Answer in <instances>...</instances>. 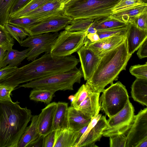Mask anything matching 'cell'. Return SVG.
<instances>
[{
	"instance_id": "cell-44",
	"label": "cell",
	"mask_w": 147,
	"mask_h": 147,
	"mask_svg": "<svg viewBox=\"0 0 147 147\" xmlns=\"http://www.w3.org/2000/svg\"><path fill=\"white\" fill-rule=\"evenodd\" d=\"M137 53L138 57L140 59L147 57V38L144 41L138 49Z\"/></svg>"
},
{
	"instance_id": "cell-4",
	"label": "cell",
	"mask_w": 147,
	"mask_h": 147,
	"mask_svg": "<svg viewBox=\"0 0 147 147\" xmlns=\"http://www.w3.org/2000/svg\"><path fill=\"white\" fill-rule=\"evenodd\" d=\"M120 0H71L64 3V14L73 19H95L110 16Z\"/></svg>"
},
{
	"instance_id": "cell-5",
	"label": "cell",
	"mask_w": 147,
	"mask_h": 147,
	"mask_svg": "<svg viewBox=\"0 0 147 147\" xmlns=\"http://www.w3.org/2000/svg\"><path fill=\"white\" fill-rule=\"evenodd\" d=\"M83 75L77 68L69 71L53 74L19 86L24 88L58 90H73L75 83H80Z\"/></svg>"
},
{
	"instance_id": "cell-51",
	"label": "cell",
	"mask_w": 147,
	"mask_h": 147,
	"mask_svg": "<svg viewBox=\"0 0 147 147\" xmlns=\"http://www.w3.org/2000/svg\"><path fill=\"white\" fill-rule=\"evenodd\" d=\"M143 2H144L145 3H147V0H142Z\"/></svg>"
},
{
	"instance_id": "cell-46",
	"label": "cell",
	"mask_w": 147,
	"mask_h": 147,
	"mask_svg": "<svg viewBox=\"0 0 147 147\" xmlns=\"http://www.w3.org/2000/svg\"><path fill=\"white\" fill-rule=\"evenodd\" d=\"M45 136L40 135L34 141L30 144L27 147H43Z\"/></svg>"
},
{
	"instance_id": "cell-11",
	"label": "cell",
	"mask_w": 147,
	"mask_h": 147,
	"mask_svg": "<svg viewBox=\"0 0 147 147\" xmlns=\"http://www.w3.org/2000/svg\"><path fill=\"white\" fill-rule=\"evenodd\" d=\"M107 125L106 116L98 114L92 119L76 147L97 146L95 143L100 140Z\"/></svg>"
},
{
	"instance_id": "cell-31",
	"label": "cell",
	"mask_w": 147,
	"mask_h": 147,
	"mask_svg": "<svg viewBox=\"0 0 147 147\" xmlns=\"http://www.w3.org/2000/svg\"><path fill=\"white\" fill-rule=\"evenodd\" d=\"M15 0H0V24L4 26L10 18V12Z\"/></svg>"
},
{
	"instance_id": "cell-21",
	"label": "cell",
	"mask_w": 147,
	"mask_h": 147,
	"mask_svg": "<svg viewBox=\"0 0 147 147\" xmlns=\"http://www.w3.org/2000/svg\"><path fill=\"white\" fill-rule=\"evenodd\" d=\"M92 119L84 115L72 106L68 108V121L69 129L77 131L88 125Z\"/></svg>"
},
{
	"instance_id": "cell-47",
	"label": "cell",
	"mask_w": 147,
	"mask_h": 147,
	"mask_svg": "<svg viewBox=\"0 0 147 147\" xmlns=\"http://www.w3.org/2000/svg\"><path fill=\"white\" fill-rule=\"evenodd\" d=\"M7 51L0 46V65Z\"/></svg>"
},
{
	"instance_id": "cell-10",
	"label": "cell",
	"mask_w": 147,
	"mask_h": 147,
	"mask_svg": "<svg viewBox=\"0 0 147 147\" xmlns=\"http://www.w3.org/2000/svg\"><path fill=\"white\" fill-rule=\"evenodd\" d=\"M73 20L71 17L63 13L56 14L45 18L25 30L31 35L57 32L65 29Z\"/></svg>"
},
{
	"instance_id": "cell-23",
	"label": "cell",
	"mask_w": 147,
	"mask_h": 147,
	"mask_svg": "<svg viewBox=\"0 0 147 147\" xmlns=\"http://www.w3.org/2000/svg\"><path fill=\"white\" fill-rule=\"evenodd\" d=\"M131 94L135 101L147 106V79L136 78L132 84Z\"/></svg>"
},
{
	"instance_id": "cell-48",
	"label": "cell",
	"mask_w": 147,
	"mask_h": 147,
	"mask_svg": "<svg viewBox=\"0 0 147 147\" xmlns=\"http://www.w3.org/2000/svg\"><path fill=\"white\" fill-rule=\"evenodd\" d=\"M136 147H147V138L141 141Z\"/></svg>"
},
{
	"instance_id": "cell-3",
	"label": "cell",
	"mask_w": 147,
	"mask_h": 147,
	"mask_svg": "<svg viewBox=\"0 0 147 147\" xmlns=\"http://www.w3.org/2000/svg\"><path fill=\"white\" fill-rule=\"evenodd\" d=\"M18 101L0 102V147H17L33 115Z\"/></svg>"
},
{
	"instance_id": "cell-43",
	"label": "cell",
	"mask_w": 147,
	"mask_h": 147,
	"mask_svg": "<svg viewBox=\"0 0 147 147\" xmlns=\"http://www.w3.org/2000/svg\"><path fill=\"white\" fill-rule=\"evenodd\" d=\"M32 0H15L12 7L10 12V16L24 6Z\"/></svg>"
},
{
	"instance_id": "cell-18",
	"label": "cell",
	"mask_w": 147,
	"mask_h": 147,
	"mask_svg": "<svg viewBox=\"0 0 147 147\" xmlns=\"http://www.w3.org/2000/svg\"><path fill=\"white\" fill-rule=\"evenodd\" d=\"M100 94L89 92L88 96L80 105L78 110L90 119L95 117L101 109L99 102Z\"/></svg>"
},
{
	"instance_id": "cell-9",
	"label": "cell",
	"mask_w": 147,
	"mask_h": 147,
	"mask_svg": "<svg viewBox=\"0 0 147 147\" xmlns=\"http://www.w3.org/2000/svg\"><path fill=\"white\" fill-rule=\"evenodd\" d=\"M59 34L57 32L29 35L20 44L21 46L28 48L29 51L27 55V60L32 61L41 53H50Z\"/></svg>"
},
{
	"instance_id": "cell-35",
	"label": "cell",
	"mask_w": 147,
	"mask_h": 147,
	"mask_svg": "<svg viewBox=\"0 0 147 147\" xmlns=\"http://www.w3.org/2000/svg\"><path fill=\"white\" fill-rule=\"evenodd\" d=\"M89 92L86 89L85 85L83 84L73 96L71 106L78 110L80 105L88 96Z\"/></svg>"
},
{
	"instance_id": "cell-8",
	"label": "cell",
	"mask_w": 147,
	"mask_h": 147,
	"mask_svg": "<svg viewBox=\"0 0 147 147\" xmlns=\"http://www.w3.org/2000/svg\"><path fill=\"white\" fill-rule=\"evenodd\" d=\"M134 111V107L129 100L121 110L107 120L102 136L109 137L119 134L126 135L132 124Z\"/></svg>"
},
{
	"instance_id": "cell-30",
	"label": "cell",
	"mask_w": 147,
	"mask_h": 147,
	"mask_svg": "<svg viewBox=\"0 0 147 147\" xmlns=\"http://www.w3.org/2000/svg\"><path fill=\"white\" fill-rule=\"evenodd\" d=\"M94 20L88 18L73 19L71 24L65 29L69 31H86Z\"/></svg>"
},
{
	"instance_id": "cell-27",
	"label": "cell",
	"mask_w": 147,
	"mask_h": 147,
	"mask_svg": "<svg viewBox=\"0 0 147 147\" xmlns=\"http://www.w3.org/2000/svg\"><path fill=\"white\" fill-rule=\"evenodd\" d=\"M56 92L53 90L33 88L30 93V100L49 104L51 102Z\"/></svg>"
},
{
	"instance_id": "cell-28",
	"label": "cell",
	"mask_w": 147,
	"mask_h": 147,
	"mask_svg": "<svg viewBox=\"0 0 147 147\" xmlns=\"http://www.w3.org/2000/svg\"><path fill=\"white\" fill-rule=\"evenodd\" d=\"M52 0H32L26 5L10 15V18L23 16Z\"/></svg>"
},
{
	"instance_id": "cell-33",
	"label": "cell",
	"mask_w": 147,
	"mask_h": 147,
	"mask_svg": "<svg viewBox=\"0 0 147 147\" xmlns=\"http://www.w3.org/2000/svg\"><path fill=\"white\" fill-rule=\"evenodd\" d=\"M14 43V39L4 26L0 24V46L8 51L12 49Z\"/></svg>"
},
{
	"instance_id": "cell-52",
	"label": "cell",
	"mask_w": 147,
	"mask_h": 147,
	"mask_svg": "<svg viewBox=\"0 0 147 147\" xmlns=\"http://www.w3.org/2000/svg\"><path fill=\"white\" fill-rule=\"evenodd\" d=\"M59 1H60L63 3V2L65 0H58Z\"/></svg>"
},
{
	"instance_id": "cell-49",
	"label": "cell",
	"mask_w": 147,
	"mask_h": 147,
	"mask_svg": "<svg viewBox=\"0 0 147 147\" xmlns=\"http://www.w3.org/2000/svg\"><path fill=\"white\" fill-rule=\"evenodd\" d=\"M97 31L93 26L92 24L88 28L87 30V33H96Z\"/></svg>"
},
{
	"instance_id": "cell-42",
	"label": "cell",
	"mask_w": 147,
	"mask_h": 147,
	"mask_svg": "<svg viewBox=\"0 0 147 147\" xmlns=\"http://www.w3.org/2000/svg\"><path fill=\"white\" fill-rule=\"evenodd\" d=\"M55 131L53 130L45 136L43 147H53L55 136Z\"/></svg>"
},
{
	"instance_id": "cell-25",
	"label": "cell",
	"mask_w": 147,
	"mask_h": 147,
	"mask_svg": "<svg viewBox=\"0 0 147 147\" xmlns=\"http://www.w3.org/2000/svg\"><path fill=\"white\" fill-rule=\"evenodd\" d=\"M29 51L28 49L19 51L12 49L7 51L6 55L0 65V69L7 65L11 66H16L27 57Z\"/></svg>"
},
{
	"instance_id": "cell-29",
	"label": "cell",
	"mask_w": 147,
	"mask_h": 147,
	"mask_svg": "<svg viewBox=\"0 0 147 147\" xmlns=\"http://www.w3.org/2000/svg\"><path fill=\"white\" fill-rule=\"evenodd\" d=\"M48 18H32L23 17L14 18H10L7 23L25 30Z\"/></svg>"
},
{
	"instance_id": "cell-19",
	"label": "cell",
	"mask_w": 147,
	"mask_h": 147,
	"mask_svg": "<svg viewBox=\"0 0 147 147\" xmlns=\"http://www.w3.org/2000/svg\"><path fill=\"white\" fill-rule=\"evenodd\" d=\"M68 104L64 102H57L53 124V130L68 129Z\"/></svg>"
},
{
	"instance_id": "cell-6",
	"label": "cell",
	"mask_w": 147,
	"mask_h": 147,
	"mask_svg": "<svg viewBox=\"0 0 147 147\" xmlns=\"http://www.w3.org/2000/svg\"><path fill=\"white\" fill-rule=\"evenodd\" d=\"M99 98L101 109L109 118L121 110L129 100L125 86L120 81L105 89Z\"/></svg>"
},
{
	"instance_id": "cell-39",
	"label": "cell",
	"mask_w": 147,
	"mask_h": 147,
	"mask_svg": "<svg viewBox=\"0 0 147 147\" xmlns=\"http://www.w3.org/2000/svg\"><path fill=\"white\" fill-rule=\"evenodd\" d=\"M15 88L13 86L0 84V102L12 101L10 95Z\"/></svg>"
},
{
	"instance_id": "cell-38",
	"label": "cell",
	"mask_w": 147,
	"mask_h": 147,
	"mask_svg": "<svg viewBox=\"0 0 147 147\" xmlns=\"http://www.w3.org/2000/svg\"><path fill=\"white\" fill-rule=\"evenodd\" d=\"M110 147H126L127 137L126 135L119 134L109 137Z\"/></svg>"
},
{
	"instance_id": "cell-26",
	"label": "cell",
	"mask_w": 147,
	"mask_h": 147,
	"mask_svg": "<svg viewBox=\"0 0 147 147\" xmlns=\"http://www.w3.org/2000/svg\"><path fill=\"white\" fill-rule=\"evenodd\" d=\"M129 24L120 22L109 16L95 19L92 25L97 31H99L127 27Z\"/></svg>"
},
{
	"instance_id": "cell-36",
	"label": "cell",
	"mask_w": 147,
	"mask_h": 147,
	"mask_svg": "<svg viewBox=\"0 0 147 147\" xmlns=\"http://www.w3.org/2000/svg\"><path fill=\"white\" fill-rule=\"evenodd\" d=\"M128 26L109 30L97 31L96 33L100 39L114 36H125L127 34Z\"/></svg>"
},
{
	"instance_id": "cell-17",
	"label": "cell",
	"mask_w": 147,
	"mask_h": 147,
	"mask_svg": "<svg viewBox=\"0 0 147 147\" xmlns=\"http://www.w3.org/2000/svg\"><path fill=\"white\" fill-rule=\"evenodd\" d=\"M125 39L126 36H114L101 39L86 45L96 55L100 56L117 47Z\"/></svg>"
},
{
	"instance_id": "cell-20",
	"label": "cell",
	"mask_w": 147,
	"mask_h": 147,
	"mask_svg": "<svg viewBox=\"0 0 147 147\" xmlns=\"http://www.w3.org/2000/svg\"><path fill=\"white\" fill-rule=\"evenodd\" d=\"M147 12V3L140 5L116 13L109 17L126 24L131 23L133 20L140 15Z\"/></svg>"
},
{
	"instance_id": "cell-24",
	"label": "cell",
	"mask_w": 147,
	"mask_h": 147,
	"mask_svg": "<svg viewBox=\"0 0 147 147\" xmlns=\"http://www.w3.org/2000/svg\"><path fill=\"white\" fill-rule=\"evenodd\" d=\"M53 147H75V134L70 129L56 130Z\"/></svg>"
},
{
	"instance_id": "cell-41",
	"label": "cell",
	"mask_w": 147,
	"mask_h": 147,
	"mask_svg": "<svg viewBox=\"0 0 147 147\" xmlns=\"http://www.w3.org/2000/svg\"><path fill=\"white\" fill-rule=\"evenodd\" d=\"M18 68L16 66H11L8 65L0 69V81L9 76Z\"/></svg>"
},
{
	"instance_id": "cell-13",
	"label": "cell",
	"mask_w": 147,
	"mask_h": 147,
	"mask_svg": "<svg viewBox=\"0 0 147 147\" xmlns=\"http://www.w3.org/2000/svg\"><path fill=\"white\" fill-rule=\"evenodd\" d=\"M81 63V68L85 80L91 78L96 68L100 59L86 45L77 52Z\"/></svg>"
},
{
	"instance_id": "cell-12",
	"label": "cell",
	"mask_w": 147,
	"mask_h": 147,
	"mask_svg": "<svg viewBox=\"0 0 147 147\" xmlns=\"http://www.w3.org/2000/svg\"><path fill=\"white\" fill-rule=\"evenodd\" d=\"M126 147H136L147 138V108L141 110L134 115L132 124L126 134Z\"/></svg>"
},
{
	"instance_id": "cell-22",
	"label": "cell",
	"mask_w": 147,
	"mask_h": 147,
	"mask_svg": "<svg viewBox=\"0 0 147 147\" xmlns=\"http://www.w3.org/2000/svg\"><path fill=\"white\" fill-rule=\"evenodd\" d=\"M38 115L32 116L31 123L21 137L17 147H27L40 135L38 130Z\"/></svg>"
},
{
	"instance_id": "cell-37",
	"label": "cell",
	"mask_w": 147,
	"mask_h": 147,
	"mask_svg": "<svg viewBox=\"0 0 147 147\" xmlns=\"http://www.w3.org/2000/svg\"><path fill=\"white\" fill-rule=\"evenodd\" d=\"M130 73L136 78L147 79V62L143 65L131 66L129 69Z\"/></svg>"
},
{
	"instance_id": "cell-15",
	"label": "cell",
	"mask_w": 147,
	"mask_h": 147,
	"mask_svg": "<svg viewBox=\"0 0 147 147\" xmlns=\"http://www.w3.org/2000/svg\"><path fill=\"white\" fill-rule=\"evenodd\" d=\"M57 102L50 103L42 109L38 115V130L40 135L45 136L53 131L54 114Z\"/></svg>"
},
{
	"instance_id": "cell-7",
	"label": "cell",
	"mask_w": 147,
	"mask_h": 147,
	"mask_svg": "<svg viewBox=\"0 0 147 147\" xmlns=\"http://www.w3.org/2000/svg\"><path fill=\"white\" fill-rule=\"evenodd\" d=\"M86 31L61 32L52 46L50 53L58 57H65L77 52L84 45Z\"/></svg>"
},
{
	"instance_id": "cell-34",
	"label": "cell",
	"mask_w": 147,
	"mask_h": 147,
	"mask_svg": "<svg viewBox=\"0 0 147 147\" xmlns=\"http://www.w3.org/2000/svg\"><path fill=\"white\" fill-rule=\"evenodd\" d=\"M145 3H147L142 0H120L112 9L111 11L113 13H116Z\"/></svg>"
},
{
	"instance_id": "cell-2",
	"label": "cell",
	"mask_w": 147,
	"mask_h": 147,
	"mask_svg": "<svg viewBox=\"0 0 147 147\" xmlns=\"http://www.w3.org/2000/svg\"><path fill=\"white\" fill-rule=\"evenodd\" d=\"M128 52L125 40L120 45L100 55V59L92 76L85 84L89 92L100 93L105 87L117 80L121 72L126 69L131 56Z\"/></svg>"
},
{
	"instance_id": "cell-45",
	"label": "cell",
	"mask_w": 147,
	"mask_h": 147,
	"mask_svg": "<svg viewBox=\"0 0 147 147\" xmlns=\"http://www.w3.org/2000/svg\"><path fill=\"white\" fill-rule=\"evenodd\" d=\"M100 39L97 33H88L86 34L84 41V45H87L90 43L97 41Z\"/></svg>"
},
{
	"instance_id": "cell-40",
	"label": "cell",
	"mask_w": 147,
	"mask_h": 147,
	"mask_svg": "<svg viewBox=\"0 0 147 147\" xmlns=\"http://www.w3.org/2000/svg\"><path fill=\"white\" fill-rule=\"evenodd\" d=\"M131 23L139 28L147 30V12L136 17Z\"/></svg>"
},
{
	"instance_id": "cell-16",
	"label": "cell",
	"mask_w": 147,
	"mask_h": 147,
	"mask_svg": "<svg viewBox=\"0 0 147 147\" xmlns=\"http://www.w3.org/2000/svg\"><path fill=\"white\" fill-rule=\"evenodd\" d=\"M63 3L58 0H52L22 17L42 18L64 14L63 11Z\"/></svg>"
},
{
	"instance_id": "cell-1",
	"label": "cell",
	"mask_w": 147,
	"mask_h": 147,
	"mask_svg": "<svg viewBox=\"0 0 147 147\" xmlns=\"http://www.w3.org/2000/svg\"><path fill=\"white\" fill-rule=\"evenodd\" d=\"M79 59L72 55L58 57L45 53L40 58L18 68L0 84L16 87L22 83L77 68Z\"/></svg>"
},
{
	"instance_id": "cell-32",
	"label": "cell",
	"mask_w": 147,
	"mask_h": 147,
	"mask_svg": "<svg viewBox=\"0 0 147 147\" xmlns=\"http://www.w3.org/2000/svg\"><path fill=\"white\" fill-rule=\"evenodd\" d=\"M4 26L11 36L16 40L20 45L29 34L25 29L8 23L5 24Z\"/></svg>"
},
{
	"instance_id": "cell-50",
	"label": "cell",
	"mask_w": 147,
	"mask_h": 147,
	"mask_svg": "<svg viewBox=\"0 0 147 147\" xmlns=\"http://www.w3.org/2000/svg\"><path fill=\"white\" fill-rule=\"evenodd\" d=\"M70 0H65L63 2V3H65L67 2H68V1H69Z\"/></svg>"
},
{
	"instance_id": "cell-14",
	"label": "cell",
	"mask_w": 147,
	"mask_h": 147,
	"mask_svg": "<svg viewBox=\"0 0 147 147\" xmlns=\"http://www.w3.org/2000/svg\"><path fill=\"white\" fill-rule=\"evenodd\" d=\"M147 38V30L140 29L134 24H129L125 41L128 53L132 54L137 51Z\"/></svg>"
}]
</instances>
